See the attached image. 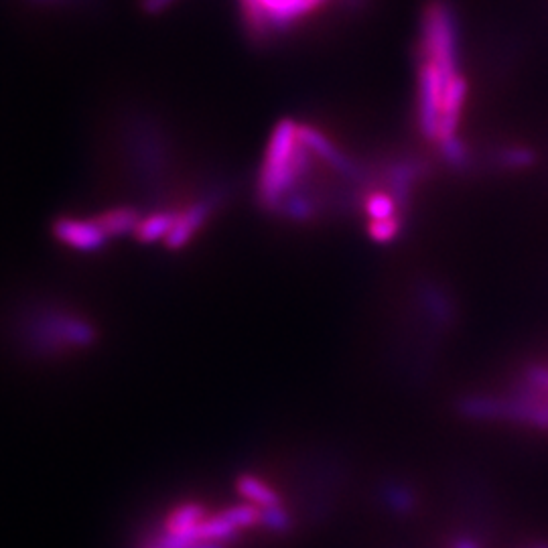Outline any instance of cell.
I'll list each match as a JSON object with an SVG mask.
<instances>
[{"label":"cell","mask_w":548,"mask_h":548,"mask_svg":"<svg viewBox=\"0 0 548 548\" xmlns=\"http://www.w3.org/2000/svg\"><path fill=\"white\" fill-rule=\"evenodd\" d=\"M96 220L100 222V226L104 228V232L108 234V238H118V236H126V234H134L136 228L141 224V216L136 214L134 208H112L102 212L100 216H96Z\"/></svg>","instance_id":"obj_5"},{"label":"cell","mask_w":548,"mask_h":548,"mask_svg":"<svg viewBox=\"0 0 548 548\" xmlns=\"http://www.w3.org/2000/svg\"><path fill=\"white\" fill-rule=\"evenodd\" d=\"M471 413L477 417H506L536 429H548V364L530 366L516 392L498 400L467 402Z\"/></svg>","instance_id":"obj_1"},{"label":"cell","mask_w":548,"mask_h":548,"mask_svg":"<svg viewBox=\"0 0 548 548\" xmlns=\"http://www.w3.org/2000/svg\"><path fill=\"white\" fill-rule=\"evenodd\" d=\"M498 161L508 169H524L534 163V155L524 147H508L498 155Z\"/></svg>","instance_id":"obj_7"},{"label":"cell","mask_w":548,"mask_h":548,"mask_svg":"<svg viewBox=\"0 0 548 548\" xmlns=\"http://www.w3.org/2000/svg\"><path fill=\"white\" fill-rule=\"evenodd\" d=\"M175 222H177V210L155 212L141 220L139 228H136V232H134V238L141 242H147V244L167 240L171 230L175 228Z\"/></svg>","instance_id":"obj_6"},{"label":"cell","mask_w":548,"mask_h":548,"mask_svg":"<svg viewBox=\"0 0 548 548\" xmlns=\"http://www.w3.org/2000/svg\"><path fill=\"white\" fill-rule=\"evenodd\" d=\"M214 208H216L214 199H201L187 205V208L183 210H177V222L169 238L165 240V246L171 250H181L183 246H187L197 236V232L208 224Z\"/></svg>","instance_id":"obj_4"},{"label":"cell","mask_w":548,"mask_h":548,"mask_svg":"<svg viewBox=\"0 0 548 548\" xmlns=\"http://www.w3.org/2000/svg\"><path fill=\"white\" fill-rule=\"evenodd\" d=\"M53 236L57 242L78 252H98L110 240L96 218H59L53 222Z\"/></svg>","instance_id":"obj_3"},{"label":"cell","mask_w":548,"mask_h":548,"mask_svg":"<svg viewBox=\"0 0 548 548\" xmlns=\"http://www.w3.org/2000/svg\"><path fill=\"white\" fill-rule=\"evenodd\" d=\"M173 0H143V7L147 13H163Z\"/></svg>","instance_id":"obj_8"},{"label":"cell","mask_w":548,"mask_h":548,"mask_svg":"<svg viewBox=\"0 0 548 548\" xmlns=\"http://www.w3.org/2000/svg\"><path fill=\"white\" fill-rule=\"evenodd\" d=\"M329 3L331 0H240V9L248 35L258 43H266L297 29Z\"/></svg>","instance_id":"obj_2"}]
</instances>
